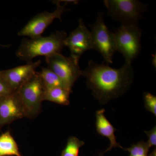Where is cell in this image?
<instances>
[{
	"instance_id": "obj_23",
	"label": "cell",
	"mask_w": 156,
	"mask_h": 156,
	"mask_svg": "<svg viewBox=\"0 0 156 156\" xmlns=\"http://www.w3.org/2000/svg\"><path fill=\"white\" fill-rule=\"evenodd\" d=\"M99 156H104L103 155V153H100L99 154Z\"/></svg>"
},
{
	"instance_id": "obj_21",
	"label": "cell",
	"mask_w": 156,
	"mask_h": 156,
	"mask_svg": "<svg viewBox=\"0 0 156 156\" xmlns=\"http://www.w3.org/2000/svg\"><path fill=\"white\" fill-rule=\"evenodd\" d=\"M148 156H156V149L155 148L153 151L152 152L151 154H150Z\"/></svg>"
},
{
	"instance_id": "obj_24",
	"label": "cell",
	"mask_w": 156,
	"mask_h": 156,
	"mask_svg": "<svg viewBox=\"0 0 156 156\" xmlns=\"http://www.w3.org/2000/svg\"><path fill=\"white\" fill-rule=\"evenodd\" d=\"M1 129H2V128H1V127H0V131H1Z\"/></svg>"
},
{
	"instance_id": "obj_11",
	"label": "cell",
	"mask_w": 156,
	"mask_h": 156,
	"mask_svg": "<svg viewBox=\"0 0 156 156\" xmlns=\"http://www.w3.org/2000/svg\"><path fill=\"white\" fill-rule=\"evenodd\" d=\"M25 117L22 105L15 92L0 96V127L2 128Z\"/></svg>"
},
{
	"instance_id": "obj_6",
	"label": "cell",
	"mask_w": 156,
	"mask_h": 156,
	"mask_svg": "<svg viewBox=\"0 0 156 156\" xmlns=\"http://www.w3.org/2000/svg\"><path fill=\"white\" fill-rule=\"evenodd\" d=\"M48 67L60 78L66 86L72 90L73 86L81 75L79 59L70 56L66 57L56 53L45 57Z\"/></svg>"
},
{
	"instance_id": "obj_1",
	"label": "cell",
	"mask_w": 156,
	"mask_h": 156,
	"mask_svg": "<svg viewBox=\"0 0 156 156\" xmlns=\"http://www.w3.org/2000/svg\"><path fill=\"white\" fill-rule=\"evenodd\" d=\"M81 75L87 78V87L95 99L105 104L128 91L133 83L134 71L131 65L127 63L117 69L90 60Z\"/></svg>"
},
{
	"instance_id": "obj_20",
	"label": "cell",
	"mask_w": 156,
	"mask_h": 156,
	"mask_svg": "<svg viewBox=\"0 0 156 156\" xmlns=\"http://www.w3.org/2000/svg\"><path fill=\"white\" fill-rule=\"evenodd\" d=\"M14 93L11 91L5 81L0 75V96L9 95Z\"/></svg>"
},
{
	"instance_id": "obj_12",
	"label": "cell",
	"mask_w": 156,
	"mask_h": 156,
	"mask_svg": "<svg viewBox=\"0 0 156 156\" xmlns=\"http://www.w3.org/2000/svg\"><path fill=\"white\" fill-rule=\"evenodd\" d=\"M105 112V109L102 108L98 110L95 113V126L98 134L107 137L110 141L109 147L103 153L111 151L113 148L120 147L125 150L117 142L116 137L115 135V132L117 130L107 119Z\"/></svg>"
},
{
	"instance_id": "obj_2",
	"label": "cell",
	"mask_w": 156,
	"mask_h": 156,
	"mask_svg": "<svg viewBox=\"0 0 156 156\" xmlns=\"http://www.w3.org/2000/svg\"><path fill=\"white\" fill-rule=\"evenodd\" d=\"M67 34L64 31H57L47 37L24 39L16 52L20 60L27 63L32 62L37 56L45 57L54 53H60L65 47L64 41Z\"/></svg>"
},
{
	"instance_id": "obj_5",
	"label": "cell",
	"mask_w": 156,
	"mask_h": 156,
	"mask_svg": "<svg viewBox=\"0 0 156 156\" xmlns=\"http://www.w3.org/2000/svg\"><path fill=\"white\" fill-rule=\"evenodd\" d=\"M108 14L119 20L122 25L137 26V22L146 9V5L136 0H105Z\"/></svg>"
},
{
	"instance_id": "obj_19",
	"label": "cell",
	"mask_w": 156,
	"mask_h": 156,
	"mask_svg": "<svg viewBox=\"0 0 156 156\" xmlns=\"http://www.w3.org/2000/svg\"><path fill=\"white\" fill-rule=\"evenodd\" d=\"M145 134L148 137L149 139L147 141L149 147L150 148L156 145V127H154L149 131H144Z\"/></svg>"
},
{
	"instance_id": "obj_9",
	"label": "cell",
	"mask_w": 156,
	"mask_h": 156,
	"mask_svg": "<svg viewBox=\"0 0 156 156\" xmlns=\"http://www.w3.org/2000/svg\"><path fill=\"white\" fill-rule=\"evenodd\" d=\"M65 47L69 48L70 56L80 59L81 56L87 50H94L91 32L80 19L77 28L73 30L64 41Z\"/></svg>"
},
{
	"instance_id": "obj_22",
	"label": "cell",
	"mask_w": 156,
	"mask_h": 156,
	"mask_svg": "<svg viewBox=\"0 0 156 156\" xmlns=\"http://www.w3.org/2000/svg\"><path fill=\"white\" fill-rule=\"evenodd\" d=\"M153 64L154 66H155V67H156V55H155V56H154L153 59Z\"/></svg>"
},
{
	"instance_id": "obj_3",
	"label": "cell",
	"mask_w": 156,
	"mask_h": 156,
	"mask_svg": "<svg viewBox=\"0 0 156 156\" xmlns=\"http://www.w3.org/2000/svg\"><path fill=\"white\" fill-rule=\"evenodd\" d=\"M45 90L40 73L36 72L15 92L22 105L25 118L33 119L40 114Z\"/></svg>"
},
{
	"instance_id": "obj_8",
	"label": "cell",
	"mask_w": 156,
	"mask_h": 156,
	"mask_svg": "<svg viewBox=\"0 0 156 156\" xmlns=\"http://www.w3.org/2000/svg\"><path fill=\"white\" fill-rule=\"evenodd\" d=\"M56 5V10L52 12L45 11L37 14L33 17L20 31L19 36L29 37L30 38L41 36V34L46 28L56 19L61 20L62 14L69 11L65 8L66 4L60 5L58 1H53Z\"/></svg>"
},
{
	"instance_id": "obj_7",
	"label": "cell",
	"mask_w": 156,
	"mask_h": 156,
	"mask_svg": "<svg viewBox=\"0 0 156 156\" xmlns=\"http://www.w3.org/2000/svg\"><path fill=\"white\" fill-rule=\"evenodd\" d=\"M90 27L94 50L101 54L108 64L112 63L113 56L116 51L113 33L109 30L105 23L103 13H98L96 21Z\"/></svg>"
},
{
	"instance_id": "obj_10",
	"label": "cell",
	"mask_w": 156,
	"mask_h": 156,
	"mask_svg": "<svg viewBox=\"0 0 156 156\" xmlns=\"http://www.w3.org/2000/svg\"><path fill=\"white\" fill-rule=\"evenodd\" d=\"M41 63V60H39L11 69L0 71V75L11 91L14 92L33 75Z\"/></svg>"
},
{
	"instance_id": "obj_15",
	"label": "cell",
	"mask_w": 156,
	"mask_h": 156,
	"mask_svg": "<svg viewBox=\"0 0 156 156\" xmlns=\"http://www.w3.org/2000/svg\"><path fill=\"white\" fill-rule=\"evenodd\" d=\"M39 73L46 89L61 87L72 91L66 86L60 78L49 67H42L41 71Z\"/></svg>"
},
{
	"instance_id": "obj_16",
	"label": "cell",
	"mask_w": 156,
	"mask_h": 156,
	"mask_svg": "<svg viewBox=\"0 0 156 156\" xmlns=\"http://www.w3.org/2000/svg\"><path fill=\"white\" fill-rule=\"evenodd\" d=\"M85 144L84 141L75 136H70L66 146L62 151L61 156H78L80 148Z\"/></svg>"
},
{
	"instance_id": "obj_13",
	"label": "cell",
	"mask_w": 156,
	"mask_h": 156,
	"mask_svg": "<svg viewBox=\"0 0 156 156\" xmlns=\"http://www.w3.org/2000/svg\"><path fill=\"white\" fill-rule=\"evenodd\" d=\"M0 156H22L9 131L0 135Z\"/></svg>"
},
{
	"instance_id": "obj_17",
	"label": "cell",
	"mask_w": 156,
	"mask_h": 156,
	"mask_svg": "<svg viewBox=\"0 0 156 156\" xmlns=\"http://www.w3.org/2000/svg\"><path fill=\"white\" fill-rule=\"evenodd\" d=\"M150 147L147 143L140 141L136 144H132L131 147L125 149L129 153V156H148Z\"/></svg>"
},
{
	"instance_id": "obj_4",
	"label": "cell",
	"mask_w": 156,
	"mask_h": 156,
	"mask_svg": "<svg viewBox=\"0 0 156 156\" xmlns=\"http://www.w3.org/2000/svg\"><path fill=\"white\" fill-rule=\"evenodd\" d=\"M141 30L135 25H122L113 33L116 51L122 54L125 63L131 65L141 51Z\"/></svg>"
},
{
	"instance_id": "obj_14",
	"label": "cell",
	"mask_w": 156,
	"mask_h": 156,
	"mask_svg": "<svg viewBox=\"0 0 156 156\" xmlns=\"http://www.w3.org/2000/svg\"><path fill=\"white\" fill-rule=\"evenodd\" d=\"M72 91L61 87H56L46 89L43 100L68 105L69 104V95Z\"/></svg>"
},
{
	"instance_id": "obj_18",
	"label": "cell",
	"mask_w": 156,
	"mask_h": 156,
	"mask_svg": "<svg viewBox=\"0 0 156 156\" xmlns=\"http://www.w3.org/2000/svg\"><path fill=\"white\" fill-rule=\"evenodd\" d=\"M144 105L148 111L151 112L156 116V97L149 92L144 93Z\"/></svg>"
}]
</instances>
